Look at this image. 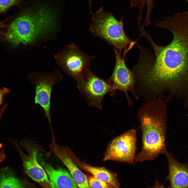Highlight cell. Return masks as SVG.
<instances>
[{
    "instance_id": "1",
    "label": "cell",
    "mask_w": 188,
    "mask_h": 188,
    "mask_svg": "<svg viewBox=\"0 0 188 188\" xmlns=\"http://www.w3.org/2000/svg\"><path fill=\"white\" fill-rule=\"evenodd\" d=\"M163 19L156 21V25L171 31L173 39L165 46L151 42L154 52H150L146 58V67L150 76L158 83L177 86L188 78V11Z\"/></svg>"
},
{
    "instance_id": "2",
    "label": "cell",
    "mask_w": 188,
    "mask_h": 188,
    "mask_svg": "<svg viewBox=\"0 0 188 188\" xmlns=\"http://www.w3.org/2000/svg\"><path fill=\"white\" fill-rule=\"evenodd\" d=\"M58 8L42 2L27 6L9 25L5 39L14 46L34 41L55 27Z\"/></svg>"
},
{
    "instance_id": "3",
    "label": "cell",
    "mask_w": 188,
    "mask_h": 188,
    "mask_svg": "<svg viewBox=\"0 0 188 188\" xmlns=\"http://www.w3.org/2000/svg\"><path fill=\"white\" fill-rule=\"evenodd\" d=\"M165 109L163 101L158 98L148 101L138 109L142 146L136 156L135 161H151L166 152Z\"/></svg>"
},
{
    "instance_id": "4",
    "label": "cell",
    "mask_w": 188,
    "mask_h": 188,
    "mask_svg": "<svg viewBox=\"0 0 188 188\" xmlns=\"http://www.w3.org/2000/svg\"><path fill=\"white\" fill-rule=\"evenodd\" d=\"M89 30L93 36L104 40L121 52H124L127 45L133 43L126 35L122 17L120 21L110 13L101 7L94 13H92Z\"/></svg>"
},
{
    "instance_id": "5",
    "label": "cell",
    "mask_w": 188,
    "mask_h": 188,
    "mask_svg": "<svg viewBox=\"0 0 188 188\" xmlns=\"http://www.w3.org/2000/svg\"><path fill=\"white\" fill-rule=\"evenodd\" d=\"M54 58L59 66L66 73L76 80H83L90 69V63L94 57L82 51L74 43L64 47Z\"/></svg>"
},
{
    "instance_id": "6",
    "label": "cell",
    "mask_w": 188,
    "mask_h": 188,
    "mask_svg": "<svg viewBox=\"0 0 188 188\" xmlns=\"http://www.w3.org/2000/svg\"><path fill=\"white\" fill-rule=\"evenodd\" d=\"M29 83L35 88V104L42 108L44 114L51 125V99L53 86L62 80V75L59 70L51 72H34L28 76Z\"/></svg>"
},
{
    "instance_id": "7",
    "label": "cell",
    "mask_w": 188,
    "mask_h": 188,
    "mask_svg": "<svg viewBox=\"0 0 188 188\" xmlns=\"http://www.w3.org/2000/svg\"><path fill=\"white\" fill-rule=\"evenodd\" d=\"M136 130L132 129L127 131L111 141L103 160L133 163L136 156Z\"/></svg>"
},
{
    "instance_id": "8",
    "label": "cell",
    "mask_w": 188,
    "mask_h": 188,
    "mask_svg": "<svg viewBox=\"0 0 188 188\" xmlns=\"http://www.w3.org/2000/svg\"><path fill=\"white\" fill-rule=\"evenodd\" d=\"M77 86L85 97L89 105L101 109V101L104 96L108 93L114 95L109 79H101L89 70L84 79L77 82Z\"/></svg>"
},
{
    "instance_id": "9",
    "label": "cell",
    "mask_w": 188,
    "mask_h": 188,
    "mask_svg": "<svg viewBox=\"0 0 188 188\" xmlns=\"http://www.w3.org/2000/svg\"><path fill=\"white\" fill-rule=\"evenodd\" d=\"M114 50L115 56V66L113 74L109 79L114 94L117 90L123 92L128 105L131 106L133 102L129 97L127 91H131L136 99L138 98L134 91V77L132 71L126 64L124 58H122L121 52L115 48H114Z\"/></svg>"
},
{
    "instance_id": "10",
    "label": "cell",
    "mask_w": 188,
    "mask_h": 188,
    "mask_svg": "<svg viewBox=\"0 0 188 188\" xmlns=\"http://www.w3.org/2000/svg\"><path fill=\"white\" fill-rule=\"evenodd\" d=\"M49 148V155L54 154L64 164L78 188H89L87 177L73 162L69 154L67 147L54 142L50 145Z\"/></svg>"
},
{
    "instance_id": "11",
    "label": "cell",
    "mask_w": 188,
    "mask_h": 188,
    "mask_svg": "<svg viewBox=\"0 0 188 188\" xmlns=\"http://www.w3.org/2000/svg\"><path fill=\"white\" fill-rule=\"evenodd\" d=\"M164 155L168 163L167 180L170 181L171 188H188V165L180 162L167 150Z\"/></svg>"
},
{
    "instance_id": "12",
    "label": "cell",
    "mask_w": 188,
    "mask_h": 188,
    "mask_svg": "<svg viewBox=\"0 0 188 188\" xmlns=\"http://www.w3.org/2000/svg\"><path fill=\"white\" fill-rule=\"evenodd\" d=\"M38 160L48 175L52 188H78L67 171L61 168H54L40 156Z\"/></svg>"
},
{
    "instance_id": "13",
    "label": "cell",
    "mask_w": 188,
    "mask_h": 188,
    "mask_svg": "<svg viewBox=\"0 0 188 188\" xmlns=\"http://www.w3.org/2000/svg\"><path fill=\"white\" fill-rule=\"evenodd\" d=\"M69 155L78 167L90 173L97 179L116 188H121L115 173L109 171L104 167L93 166L81 161L72 151L70 152Z\"/></svg>"
},
{
    "instance_id": "14",
    "label": "cell",
    "mask_w": 188,
    "mask_h": 188,
    "mask_svg": "<svg viewBox=\"0 0 188 188\" xmlns=\"http://www.w3.org/2000/svg\"><path fill=\"white\" fill-rule=\"evenodd\" d=\"M0 188H26L24 184L6 167L0 172Z\"/></svg>"
},
{
    "instance_id": "15",
    "label": "cell",
    "mask_w": 188,
    "mask_h": 188,
    "mask_svg": "<svg viewBox=\"0 0 188 188\" xmlns=\"http://www.w3.org/2000/svg\"><path fill=\"white\" fill-rule=\"evenodd\" d=\"M152 3V0H131V5L132 7H137L141 10L146 3L147 11L145 21L148 23L150 22V14L153 7Z\"/></svg>"
},
{
    "instance_id": "16",
    "label": "cell",
    "mask_w": 188,
    "mask_h": 188,
    "mask_svg": "<svg viewBox=\"0 0 188 188\" xmlns=\"http://www.w3.org/2000/svg\"><path fill=\"white\" fill-rule=\"evenodd\" d=\"M24 3L23 0H0V13L4 14L11 7L20 6Z\"/></svg>"
},
{
    "instance_id": "17",
    "label": "cell",
    "mask_w": 188,
    "mask_h": 188,
    "mask_svg": "<svg viewBox=\"0 0 188 188\" xmlns=\"http://www.w3.org/2000/svg\"><path fill=\"white\" fill-rule=\"evenodd\" d=\"M89 188H117L98 180L93 176L87 177Z\"/></svg>"
},
{
    "instance_id": "18",
    "label": "cell",
    "mask_w": 188,
    "mask_h": 188,
    "mask_svg": "<svg viewBox=\"0 0 188 188\" xmlns=\"http://www.w3.org/2000/svg\"><path fill=\"white\" fill-rule=\"evenodd\" d=\"M10 19L9 18H8L4 21H0V38L5 39L6 32H4L2 30L6 27L8 28L9 25L6 24V23Z\"/></svg>"
},
{
    "instance_id": "19",
    "label": "cell",
    "mask_w": 188,
    "mask_h": 188,
    "mask_svg": "<svg viewBox=\"0 0 188 188\" xmlns=\"http://www.w3.org/2000/svg\"><path fill=\"white\" fill-rule=\"evenodd\" d=\"M9 91V90L6 88L3 87L0 89V105L2 104L3 96L8 94Z\"/></svg>"
},
{
    "instance_id": "20",
    "label": "cell",
    "mask_w": 188,
    "mask_h": 188,
    "mask_svg": "<svg viewBox=\"0 0 188 188\" xmlns=\"http://www.w3.org/2000/svg\"><path fill=\"white\" fill-rule=\"evenodd\" d=\"M149 188H171V187L170 186H169L167 188L164 187L163 184H161L160 183L157 179L156 180L154 186L152 187H150Z\"/></svg>"
},
{
    "instance_id": "21",
    "label": "cell",
    "mask_w": 188,
    "mask_h": 188,
    "mask_svg": "<svg viewBox=\"0 0 188 188\" xmlns=\"http://www.w3.org/2000/svg\"><path fill=\"white\" fill-rule=\"evenodd\" d=\"M2 114H0V120L1 119ZM5 158V155L4 151H0V163L4 160Z\"/></svg>"
},
{
    "instance_id": "22",
    "label": "cell",
    "mask_w": 188,
    "mask_h": 188,
    "mask_svg": "<svg viewBox=\"0 0 188 188\" xmlns=\"http://www.w3.org/2000/svg\"><path fill=\"white\" fill-rule=\"evenodd\" d=\"M92 0H88L89 3L90 7V13H92V12L91 11V4H92Z\"/></svg>"
},
{
    "instance_id": "23",
    "label": "cell",
    "mask_w": 188,
    "mask_h": 188,
    "mask_svg": "<svg viewBox=\"0 0 188 188\" xmlns=\"http://www.w3.org/2000/svg\"><path fill=\"white\" fill-rule=\"evenodd\" d=\"M188 3V0H186Z\"/></svg>"
}]
</instances>
